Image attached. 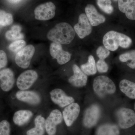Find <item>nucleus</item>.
<instances>
[{
    "label": "nucleus",
    "mask_w": 135,
    "mask_h": 135,
    "mask_svg": "<svg viewBox=\"0 0 135 135\" xmlns=\"http://www.w3.org/2000/svg\"><path fill=\"white\" fill-rule=\"evenodd\" d=\"M75 36V31L72 27L65 22L56 25L47 35L48 39L51 41L65 45L71 43Z\"/></svg>",
    "instance_id": "nucleus-1"
},
{
    "label": "nucleus",
    "mask_w": 135,
    "mask_h": 135,
    "mask_svg": "<svg viewBox=\"0 0 135 135\" xmlns=\"http://www.w3.org/2000/svg\"><path fill=\"white\" fill-rule=\"evenodd\" d=\"M103 43L109 50L115 51L119 46L124 49L129 47L132 44V40L130 37L124 34L111 31L105 35Z\"/></svg>",
    "instance_id": "nucleus-2"
},
{
    "label": "nucleus",
    "mask_w": 135,
    "mask_h": 135,
    "mask_svg": "<svg viewBox=\"0 0 135 135\" xmlns=\"http://www.w3.org/2000/svg\"><path fill=\"white\" fill-rule=\"evenodd\" d=\"M93 88L95 94L101 98L114 94L116 90V86L113 81L109 77L104 75L98 76L94 79Z\"/></svg>",
    "instance_id": "nucleus-3"
},
{
    "label": "nucleus",
    "mask_w": 135,
    "mask_h": 135,
    "mask_svg": "<svg viewBox=\"0 0 135 135\" xmlns=\"http://www.w3.org/2000/svg\"><path fill=\"white\" fill-rule=\"evenodd\" d=\"M118 126L123 129H127L135 124V113L131 109L121 108L116 113Z\"/></svg>",
    "instance_id": "nucleus-4"
},
{
    "label": "nucleus",
    "mask_w": 135,
    "mask_h": 135,
    "mask_svg": "<svg viewBox=\"0 0 135 135\" xmlns=\"http://www.w3.org/2000/svg\"><path fill=\"white\" fill-rule=\"evenodd\" d=\"M101 115V109L98 105H90L84 112L83 124L84 128L90 129L97 124Z\"/></svg>",
    "instance_id": "nucleus-5"
},
{
    "label": "nucleus",
    "mask_w": 135,
    "mask_h": 135,
    "mask_svg": "<svg viewBox=\"0 0 135 135\" xmlns=\"http://www.w3.org/2000/svg\"><path fill=\"white\" fill-rule=\"evenodd\" d=\"M35 52V48L33 46H26L17 53L15 58L16 64L21 68H27L30 65Z\"/></svg>",
    "instance_id": "nucleus-6"
},
{
    "label": "nucleus",
    "mask_w": 135,
    "mask_h": 135,
    "mask_svg": "<svg viewBox=\"0 0 135 135\" xmlns=\"http://www.w3.org/2000/svg\"><path fill=\"white\" fill-rule=\"evenodd\" d=\"M56 9L55 5L51 2L39 5L35 9V18L42 21L52 19L55 15Z\"/></svg>",
    "instance_id": "nucleus-7"
},
{
    "label": "nucleus",
    "mask_w": 135,
    "mask_h": 135,
    "mask_svg": "<svg viewBox=\"0 0 135 135\" xmlns=\"http://www.w3.org/2000/svg\"><path fill=\"white\" fill-rule=\"evenodd\" d=\"M62 114L58 109L53 110L46 119L45 126L46 133L48 135H55L57 126L63 120Z\"/></svg>",
    "instance_id": "nucleus-8"
},
{
    "label": "nucleus",
    "mask_w": 135,
    "mask_h": 135,
    "mask_svg": "<svg viewBox=\"0 0 135 135\" xmlns=\"http://www.w3.org/2000/svg\"><path fill=\"white\" fill-rule=\"evenodd\" d=\"M38 74L33 70H28L22 73L18 77L16 84L20 90L30 88L38 79Z\"/></svg>",
    "instance_id": "nucleus-9"
},
{
    "label": "nucleus",
    "mask_w": 135,
    "mask_h": 135,
    "mask_svg": "<svg viewBox=\"0 0 135 135\" xmlns=\"http://www.w3.org/2000/svg\"><path fill=\"white\" fill-rule=\"evenodd\" d=\"M50 52L53 59L57 60L60 65H64L69 62L71 58V54L63 49L60 44L53 42L50 47Z\"/></svg>",
    "instance_id": "nucleus-10"
},
{
    "label": "nucleus",
    "mask_w": 135,
    "mask_h": 135,
    "mask_svg": "<svg viewBox=\"0 0 135 135\" xmlns=\"http://www.w3.org/2000/svg\"><path fill=\"white\" fill-rule=\"evenodd\" d=\"M80 108L79 104L73 103L65 108L63 111V119L68 127H71L79 114Z\"/></svg>",
    "instance_id": "nucleus-11"
},
{
    "label": "nucleus",
    "mask_w": 135,
    "mask_h": 135,
    "mask_svg": "<svg viewBox=\"0 0 135 135\" xmlns=\"http://www.w3.org/2000/svg\"><path fill=\"white\" fill-rule=\"evenodd\" d=\"M50 94L51 99L53 103L62 108L68 106L74 101L73 97L68 96L64 90L60 89H55L51 90Z\"/></svg>",
    "instance_id": "nucleus-12"
},
{
    "label": "nucleus",
    "mask_w": 135,
    "mask_h": 135,
    "mask_svg": "<svg viewBox=\"0 0 135 135\" xmlns=\"http://www.w3.org/2000/svg\"><path fill=\"white\" fill-rule=\"evenodd\" d=\"M15 82V74L11 69L7 68L0 71V87L4 92L12 89Z\"/></svg>",
    "instance_id": "nucleus-13"
},
{
    "label": "nucleus",
    "mask_w": 135,
    "mask_h": 135,
    "mask_svg": "<svg viewBox=\"0 0 135 135\" xmlns=\"http://www.w3.org/2000/svg\"><path fill=\"white\" fill-rule=\"evenodd\" d=\"M74 29L81 39L84 38L91 33L92 26L86 14L83 13L80 15L78 23L74 26Z\"/></svg>",
    "instance_id": "nucleus-14"
},
{
    "label": "nucleus",
    "mask_w": 135,
    "mask_h": 135,
    "mask_svg": "<svg viewBox=\"0 0 135 135\" xmlns=\"http://www.w3.org/2000/svg\"><path fill=\"white\" fill-rule=\"evenodd\" d=\"M16 97L20 101L33 105L38 104L41 101L39 94L33 91L19 90L17 92Z\"/></svg>",
    "instance_id": "nucleus-15"
},
{
    "label": "nucleus",
    "mask_w": 135,
    "mask_h": 135,
    "mask_svg": "<svg viewBox=\"0 0 135 135\" xmlns=\"http://www.w3.org/2000/svg\"><path fill=\"white\" fill-rule=\"evenodd\" d=\"M74 74L69 78L68 81L74 86L80 88L86 85L88 77L76 64L73 65Z\"/></svg>",
    "instance_id": "nucleus-16"
},
{
    "label": "nucleus",
    "mask_w": 135,
    "mask_h": 135,
    "mask_svg": "<svg viewBox=\"0 0 135 135\" xmlns=\"http://www.w3.org/2000/svg\"><path fill=\"white\" fill-rule=\"evenodd\" d=\"M86 16L92 26H96L105 22V18L99 14L94 5L88 4L85 9Z\"/></svg>",
    "instance_id": "nucleus-17"
},
{
    "label": "nucleus",
    "mask_w": 135,
    "mask_h": 135,
    "mask_svg": "<svg viewBox=\"0 0 135 135\" xmlns=\"http://www.w3.org/2000/svg\"><path fill=\"white\" fill-rule=\"evenodd\" d=\"M118 7L128 18L135 20V0H119Z\"/></svg>",
    "instance_id": "nucleus-18"
},
{
    "label": "nucleus",
    "mask_w": 135,
    "mask_h": 135,
    "mask_svg": "<svg viewBox=\"0 0 135 135\" xmlns=\"http://www.w3.org/2000/svg\"><path fill=\"white\" fill-rule=\"evenodd\" d=\"M46 119L41 115L36 116L34 120V127L26 132L27 135H44L46 131Z\"/></svg>",
    "instance_id": "nucleus-19"
},
{
    "label": "nucleus",
    "mask_w": 135,
    "mask_h": 135,
    "mask_svg": "<svg viewBox=\"0 0 135 135\" xmlns=\"http://www.w3.org/2000/svg\"><path fill=\"white\" fill-rule=\"evenodd\" d=\"M33 116V113L29 110H22L17 111L13 117L14 123L17 126H23L30 120Z\"/></svg>",
    "instance_id": "nucleus-20"
},
{
    "label": "nucleus",
    "mask_w": 135,
    "mask_h": 135,
    "mask_svg": "<svg viewBox=\"0 0 135 135\" xmlns=\"http://www.w3.org/2000/svg\"><path fill=\"white\" fill-rule=\"evenodd\" d=\"M119 127L113 123H104L99 126L96 131V135H120Z\"/></svg>",
    "instance_id": "nucleus-21"
},
{
    "label": "nucleus",
    "mask_w": 135,
    "mask_h": 135,
    "mask_svg": "<svg viewBox=\"0 0 135 135\" xmlns=\"http://www.w3.org/2000/svg\"><path fill=\"white\" fill-rule=\"evenodd\" d=\"M119 88L129 98L135 99V83L127 80H122L120 82Z\"/></svg>",
    "instance_id": "nucleus-22"
},
{
    "label": "nucleus",
    "mask_w": 135,
    "mask_h": 135,
    "mask_svg": "<svg viewBox=\"0 0 135 135\" xmlns=\"http://www.w3.org/2000/svg\"><path fill=\"white\" fill-rule=\"evenodd\" d=\"M81 70L86 75H91L95 74L97 68L95 61L92 55L89 56L88 62L80 66Z\"/></svg>",
    "instance_id": "nucleus-23"
},
{
    "label": "nucleus",
    "mask_w": 135,
    "mask_h": 135,
    "mask_svg": "<svg viewBox=\"0 0 135 135\" xmlns=\"http://www.w3.org/2000/svg\"><path fill=\"white\" fill-rule=\"evenodd\" d=\"M21 26L18 25H15L11 27V29L6 32L5 36L9 40H18L24 38L23 34L21 32Z\"/></svg>",
    "instance_id": "nucleus-24"
},
{
    "label": "nucleus",
    "mask_w": 135,
    "mask_h": 135,
    "mask_svg": "<svg viewBox=\"0 0 135 135\" xmlns=\"http://www.w3.org/2000/svg\"><path fill=\"white\" fill-rule=\"evenodd\" d=\"M13 17L12 14L0 9V26H7L12 24Z\"/></svg>",
    "instance_id": "nucleus-25"
},
{
    "label": "nucleus",
    "mask_w": 135,
    "mask_h": 135,
    "mask_svg": "<svg viewBox=\"0 0 135 135\" xmlns=\"http://www.w3.org/2000/svg\"><path fill=\"white\" fill-rule=\"evenodd\" d=\"M97 4L99 8L106 14H111L113 12L111 0H97Z\"/></svg>",
    "instance_id": "nucleus-26"
},
{
    "label": "nucleus",
    "mask_w": 135,
    "mask_h": 135,
    "mask_svg": "<svg viewBox=\"0 0 135 135\" xmlns=\"http://www.w3.org/2000/svg\"><path fill=\"white\" fill-rule=\"evenodd\" d=\"M26 46V42L23 40L15 41L12 42L8 47L9 49L13 52H17L21 50Z\"/></svg>",
    "instance_id": "nucleus-27"
},
{
    "label": "nucleus",
    "mask_w": 135,
    "mask_h": 135,
    "mask_svg": "<svg viewBox=\"0 0 135 135\" xmlns=\"http://www.w3.org/2000/svg\"><path fill=\"white\" fill-rule=\"evenodd\" d=\"M11 127L7 120H3L0 122V135H10Z\"/></svg>",
    "instance_id": "nucleus-28"
},
{
    "label": "nucleus",
    "mask_w": 135,
    "mask_h": 135,
    "mask_svg": "<svg viewBox=\"0 0 135 135\" xmlns=\"http://www.w3.org/2000/svg\"><path fill=\"white\" fill-rule=\"evenodd\" d=\"M119 60L121 62H128L129 60H135V50L130 51L123 54H121L119 57Z\"/></svg>",
    "instance_id": "nucleus-29"
},
{
    "label": "nucleus",
    "mask_w": 135,
    "mask_h": 135,
    "mask_svg": "<svg viewBox=\"0 0 135 135\" xmlns=\"http://www.w3.org/2000/svg\"><path fill=\"white\" fill-rule=\"evenodd\" d=\"M97 55L99 59L104 60L109 56L110 52L108 49L104 46H101L98 48L96 51Z\"/></svg>",
    "instance_id": "nucleus-30"
},
{
    "label": "nucleus",
    "mask_w": 135,
    "mask_h": 135,
    "mask_svg": "<svg viewBox=\"0 0 135 135\" xmlns=\"http://www.w3.org/2000/svg\"><path fill=\"white\" fill-rule=\"evenodd\" d=\"M96 67L98 71L100 73H105L109 70V66L106 62L102 59H99L97 62Z\"/></svg>",
    "instance_id": "nucleus-31"
},
{
    "label": "nucleus",
    "mask_w": 135,
    "mask_h": 135,
    "mask_svg": "<svg viewBox=\"0 0 135 135\" xmlns=\"http://www.w3.org/2000/svg\"><path fill=\"white\" fill-rule=\"evenodd\" d=\"M8 64L7 54L4 51L0 50V70L4 68Z\"/></svg>",
    "instance_id": "nucleus-32"
},
{
    "label": "nucleus",
    "mask_w": 135,
    "mask_h": 135,
    "mask_svg": "<svg viewBox=\"0 0 135 135\" xmlns=\"http://www.w3.org/2000/svg\"><path fill=\"white\" fill-rule=\"evenodd\" d=\"M127 65L132 69H135V60L131 61L130 62H128Z\"/></svg>",
    "instance_id": "nucleus-33"
},
{
    "label": "nucleus",
    "mask_w": 135,
    "mask_h": 135,
    "mask_svg": "<svg viewBox=\"0 0 135 135\" xmlns=\"http://www.w3.org/2000/svg\"><path fill=\"white\" fill-rule=\"evenodd\" d=\"M134 109L135 110V105H134Z\"/></svg>",
    "instance_id": "nucleus-34"
},
{
    "label": "nucleus",
    "mask_w": 135,
    "mask_h": 135,
    "mask_svg": "<svg viewBox=\"0 0 135 135\" xmlns=\"http://www.w3.org/2000/svg\"><path fill=\"white\" fill-rule=\"evenodd\" d=\"M114 1H117V0H114Z\"/></svg>",
    "instance_id": "nucleus-35"
}]
</instances>
